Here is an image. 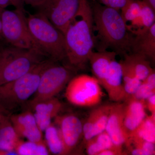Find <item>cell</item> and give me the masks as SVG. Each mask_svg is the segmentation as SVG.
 <instances>
[{
  "mask_svg": "<svg viewBox=\"0 0 155 155\" xmlns=\"http://www.w3.org/2000/svg\"><path fill=\"white\" fill-rule=\"evenodd\" d=\"M63 34L66 65L75 71L84 69L94 49L92 11L88 0H80L77 13Z\"/></svg>",
  "mask_w": 155,
  "mask_h": 155,
  "instance_id": "6da1fadb",
  "label": "cell"
},
{
  "mask_svg": "<svg viewBox=\"0 0 155 155\" xmlns=\"http://www.w3.org/2000/svg\"><path fill=\"white\" fill-rule=\"evenodd\" d=\"M91 8L94 48L97 51L110 49L117 55L123 56L130 53L132 35L120 11L97 2L94 3Z\"/></svg>",
  "mask_w": 155,
  "mask_h": 155,
  "instance_id": "7a4b0ae2",
  "label": "cell"
},
{
  "mask_svg": "<svg viewBox=\"0 0 155 155\" xmlns=\"http://www.w3.org/2000/svg\"><path fill=\"white\" fill-rule=\"evenodd\" d=\"M29 31L41 54L55 62L66 61L64 34L42 14L38 12L26 17Z\"/></svg>",
  "mask_w": 155,
  "mask_h": 155,
  "instance_id": "3957f363",
  "label": "cell"
},
{
  "mask_svg": "<svg viewBox=\"0 0 155 155\" xmlns=\"http://www.w3.org/2000/svg\"><path fill=\"white\" fill-rule=\"evenodd\" d=\"M54 61L46 59L22 77L0 85V107L10 114L28 101L36 92L42 73Z\"/></svg>",
  "mask_w": 155,
  "mask_h": 155,
  "instance_id": "277c9868",
  "label": "cell"
},
{
  "mask_svg": "<svg viewBox=\"0 0 155 155\" xmlns=\"http://www.w3.org/2000/svg\"><path fill=\"white\" fill-rule=\"evenodd\" d=\"M45 58L36 50L5 46L0 57V85L22 77Z\"/></svg>",
  "mask_w": 155,
  "mask_h": 155,
  "instance_id": "5b68a950",
  "label": "cell"
},
{
  "mask_svg": "<svg viewBox=\"0 0 155 155\" xmlns=\"http://www.w3.org/2000/svg\"><path fill=\"white\" fill-rule=\"evenodd\" d=\"M0 17L2 38L10 45L25 49H33L40 52L31 35L23 11L2 9L0 10Z\"/></svg>",
  "mask_w": 155,
  "mask_h": 155,
  "instance_id": "8992f818",
  "label": "cell"
},
{
  "mask_svg": "<svg viewBox=\"0 0 155 155\" xmlns=\"http://www.w3.org/2000/svg\"><path fill=\"white\" fill-rule=\"evenodd\" d=\"M76 71L67 65L54 61L42 73L36 92L28 101L31 108L36 103L56 97L67 86Z\"/></svg>",
  "mask_w": 155,
  "mask_h": 155,
  "instance_id": "52a82bcc",
  "label": "cell"
},
{
  "mask_svg": "<svg viewBox=\"0 0 155 155\" xmlns=\"http://www.w3.org/2000/svg\"><path fill=\"white\" fill-rule=\"evenodd\" d=\"M97 79L86 74L75 75L66 86L65 96L68 102L79 107H93L99 104L104 93Z\"/></svg>",
  "mask_w": 155,
  "mask_h": 155,
  "instance_id": "ba28073f",
  "label": "cell"
},
{
  "mask_svg": "<svg viewBox=\"0 0 155 155\" xmlns=\"http://www.w3.org/2000/svg\"><path fill=\"white\" fill-rule=\"evenodd\" d=\"M79 3L80 0H45L36 8L63 33L77 13Z\"/></svg>",
  "mask_w": 155,
  "mask_h": 155,
  "instance_id": "9c48e42d",
  "label": "cell"
},
{
  "mask_svg": "<svg viewBox=\"0 0 155 155\" xmlns=\"http://www.w3.org/2000/svg\"><path fill=\"white\" fill-rule=\"evenodd\" d=\"M55 124L58 127L65 146L66 155L70 154L83 137L82 121L73 114L56 116Z\"/></svg>",
  "mask_w": 155,
  "mask_h": 155,
  "instance_id": "30bf717a",
  "label": "cell"
},
{
  "mask_svg": "<svg viewBox=\"0 0 155 155\" xmlns=\"http://www.w3.org/2000/svg\"><path fill=\"white\" fill-rule=\"evenodd\" d=\"M10 119L20 138L40 142L44 141L42 131L39 127L32 112L25 111L17 114H10Z\"/></svg>",
  "mask_w": 155,
  "mask_h": 155,
  "instance_id": "8fae6325",
  "label": "cell"
},
{
  "mask_svg": "<svg viewBox=\"0 0 155 155\" xmlns=\"http://www.w3.org/2000/svg\"><path fill=\"white\" fill-rule=\"evenodd\" d=\"M124 106V103L121 102L113 104L105 129L114 144L121 147L126 144L129 138L123 122Z\"/></svg>",
  "mask_w": 155,
  "mask_h": 155,
  "instance_id": "7c38bea8",
  "label": "cell"
},
{
  "mask_svg": "<svg viewBox=\"0 0 155 155\" xmlns=\"http://www.w3.org/2000/svg\"><path fill=\"white\" fill-rule=\"evenodd\" d=\"M102 86L111 101L118 103L127 99L123 85L122 64L117 61L116 58L111 62Z\"/></svg>",
  "mask_w": 155,
  "mask_h": 155,
  "instance_id": "4fadbf2b",
  "label": "cell"
},
{
  "mask_svg": "<svg viewBox=\"0 0 155 155\" xmlns=\"http://www.w3.org/2000/svg\"><path fill=\"white\" fill-rule=\"evenodd\" d=\"M112 104L98 106L91 112L83 125V142H87L105 130L106 125Z\"/></svg>",
  "mask_w": 155,
  "mask_h": 155,
  "instance_id": "5bb4252c",
  "label": "cell"
},
{
  "mask_svg": "<svg viewBox=\"0 0 155 155\" xmlns=\"http://www.w3.org/2000/svg\"><path fill=\"white\" fill-rule=\"evenodd\" d=\"M63 105L56 97L39 102L31 108L37 123L42 132L52 123V120L58 116Z\"/></svg>",
  "mask_w": 155,
  "mask_h": 155,
  "instance_id": "9a60e30c",
  "label": "cell"
},
{
  "mask_svg": "<svg viewBox=\"0 0 155 155\" xmlns=\"http://www.w3.org/2000/svg\"><path fill=\"white\" fill-rule=\"evenodd\" d=\"M124 127L128 137L138 127L147 116L145 101L128 99L124 103Z\"/></svg>",
  "mask_w": 155,
  "mask_h": 155,
  "instance_id": "2e32d148",
  "label": "cell"
},
{
  "mask_svg": "<svg viewBox=\"0 0 155 155\" xmlns=\"http://www.w3.org/2000/svg\"><path fill=\"white\" fill-rule=\"evenodd\" d=\"M132 35L130 52L140 54L144 56L150 62H154L155 23L144 32Z\"/></svg>",
  "mask_w": 155,
  "mask_h": 155,
  "instance_id": "e0dca14e",
  "label": "cell"
},
{
  "mask_svg": "<svg viewBox=\"0 0 155 155\" xmlns=\"http://www.w3.org/2000/svg\"><path fill=\"white\" fill-rule=\"evenodd\" d=\"M117 54L113 51L105 50L93 51L89 59L92 72L101 86L110 66L111 62L116 58Z\"/></svg>",
  "mask_w": 155,
  "mask_h": 155,
  "instance_id": "ac0fdd59",
  "label": "cell"
},
{
  "mask_svg": "<svg viewBox=\"0 0 155 155\" xmlns=\"http://www.w3.org/2000/svg\"><path fill=\"white\" fill-rule=\"evenodd\" d=\"M155 23V11L143 2L140 13L126 26L129 32L133 35H135L146 31Z\"/></svg>",
  "mask_w": 155,
  "mask_h": 155,
  "instance_id": "d6986e66",
  "label": "cell"
},
{
  "mask_svg": "<svg viewBox=\"0 0 155 155\" xmlns=\"http://www.w3.org/2000/svg\"><path fill=\"white\" fill-rule=\"evenodd\" d=\"M10 115L6 116L0 125V150L15 152L21 139L11 123Z\"/></svg>",
  "mask_w": 155,
  "mask_h": 155,
  "instance_id": "ffe728a7",
  "label": "cell"
},
{
  "mask_svg": "<svg viewBox=\"0 0 155 155\" xmlns=\"http://www.w3.org/2000/svg\"><path fill=\"white\" fill-rule=\"evenodd\" d=\"M123 60L133 70L137 77L142 81L154 70L152 68L151 62L144 56L130 52L124 56Z\"/></svg>",
  "mask_w": 155,
  "mask_h": 155,
  "instance_id": "44dd1931",
  "label": "cell"
},
{
  "mask_svg": "<svg viewBox=\"0 0 155 155\" xmlns=\"http://www.w3.org/2000/svg\"><path fill=\"white\" fill-rule=\"evenodd\" d=\"M44 131L45 141L50 153L54 155H66L64 142L58 126L52 123Z\"/></svg>",
  "mask_w": 155,
  "mask_h": 155,
  "instance_id": "7402d4cb",
  "label": "cell"
},
{
  "mask_svg": "<svg viewBox=\"0 0 155 155\" xmlns=\"http://www.w3.org/2000/svg\"><path fill=\"white\" fill-rule=\"evenodd\" d=\"M130 138L155 143V114L147 116L138 127L129 136Z\"/></svg>",
  "mask_w": 155,
  "mask_h": 155,
  "instance_id": "603a6c76",
  "label": "cell"
},
{
  "mask_svg": "<svg viewBox=\"0 0 155 155\" xmlns=\"http://www.w3.org/2000/svg\"><path fill=\"white\" fill-rule=\"evenodd\" d=\"M114 145L105 130L90 139L84 144L87 154L89 155H98L101 152Z\"/></svg>",
  "mask_w": 155,
  "mask_h": 155,
  "instance_id": "cb8c5ba5",
  "label": "cell"
},
{
  "mask_svg": "<svg viewBox=\"0 0 155 155\" xmlns=\"http://www.w3.org/2000/svg\"><path fill=\"white\" fill-rule=\"evenodd\" d=\"M120 62L122 64L123 85L127 96V100L134 94L142 81L137 77L128 64L123 61Z\"/></svg>",
  "mask_w": 155,
  "mask_h": 155,
  "instance_id": "d4e9b609",
  "label": "cell"
},
{
  "mask_svg": "<svg viewBox=\"0 0 155 155\" xmlns=\"http://www.w3.org/2000/svg\"><path fill=\"white\" fill-rule=\"evenodd\" d=\"M15 151L19 155H48L50 153L45 140L36 142L21 140L17 145Z\"/></svg>",
  "mask_w": 155,
  "mask_h": 155,
  "instance_id": "484cf974",
  "label": "cell"
},
{
  "mask_svg": "<svg viewBox=\"0 0 155 155\" xmlns=\"http://www.w3.org/2000/svg\"><path fill=\"white\" fill-rule=\"evenodd\" d=\"M125 145L128 148V150L131 155H155V143H153L130 138Z\"/></svg>",
  "mask_w": 155,
  "mask_h": 155,
  "instance_id": "4316f807",
  "label": "cell"
},
{
  "mask_svg": "<svg viewBox=\"0 0 155 155\" xmlns=\"http://www.w3.org/2000/svg\"><path fill=\"white\" fill-rule=\"evenodd\" d=\"M142 0H132L120 10V13L126 25L133 21L140 13Z\"/></svg>",
  "mask_w": 155,
  "mask_h": 155,
  "instance_id": "83f0119b",
  "label": "cell"
},
{
  "mask_svg": "<svg viewBox=\"0 0 155 155\" xmlns=\"http://www.w3.org/2000/svg\"><path fill=\"white\" fill-rule=\"evenodd\" d=\"M154 94L155 89L152 88L144 81H142L134 94L130 98L145 101L148 98Z\"/></svg>",
  "mask_w": 155,
  "mask_h": 155,
  "instance_id": "f1b7e54d",
  "label": "cell"
},
{
  "mask_svg": "<svg viewBox=\"0 0 155 155\" xmlns=\"http://www.w3.org/2000/svg\"><path fill=\"white\" fill-rule=\"evenodd\" d=\"M132 0H100L101 4L107 7L120 11L123 7Z\"/></svg>",
  "mask_w": 155,
  "mask_h": 155,
  "instance_id": "f546056e",
  "label": "cell"
},
{
  "mask_svg": "<svg viewBox=\"0 0 155 155\" xmlns=\"http://www.w3.org/2000/svg\"><path fill=\"white\" fill-rule=\"evenodd\" d=\"M127 154L123 150V147L113 146L101 152L98 155H122Z\"/></svg>",
  "mask_w": 155,
  "mask_h": 155,
  "instance_id": "4dcf8cb0",
  "label": "cell"
},
{
  "mask_svg": "<svg viewBox=\"0 0 155 155\" xmlns=\"http://www.w3.org/2000/svg\"><path fill=\"white\" fill-rule=\"evenodd\" d=\"M145 101V107L151 113V114H155V94L148 98Z\"/></svg>",
  "mask_w": 155,
  "mask_h": 155,
  "instance_id": "1f68e13d",
  "label": "cell"
},
{
  "mask_svg": "<svg viewBox=\"0 0 155 155\" xmlns=\"http://www.w3.org/2000/svg\"><path fill=\"white\" fill-rule=\"evenodd\" d=\"M150 86L152 88L155 89V72L153 71L143 81Z\"/></svg>",
  "mask_w": 155,
  "mask_h": 155,
  "instance_id": "d6a6232c",
  "label": "cell"
},
{
  "mask_svg": "<svg viewBox=\"0 0 155 155\" xmlns=\"http://www.w3.org/2000/svg\"><path fill=\"white\" fill-rule=\"evenodd\" d=\"M24 3H26L28 5H30L34 7H38L42 3L44 2L45 0H23Z\"/></svg>",
  "mask_w": 155,
  "mask_h": 155,
  "instance_id": "836d02e7",
  "label": "cell"
},
{
  "mask_svg": "<svg viewBox=\"0 0 155 155\" xmlns=\"http://www.w3.org/2000/svg\"><path fill=\"white\" fill-rule=\"evenodd\" d=\"M11 5L15 7L16 9L23 11V0H11Z\"/></svg>",
  "mask_w": 155,
  "mask_h": 155,
  "instance_id": "e575fe53",
  "label": "cell"
},
{
  "mask_svg": "<svg viewBox=\"0 0 155 155\" xmlns=\"http://www.w3.org/2000/svg\"><path fill=\"white\" fill-rule=\"evenodd\" d=\"M11 5V0H0V10L6 9Z\"/></svg>",
  "mask_w": 155,
  "mask_h": 155,
  "instance_id": "d590c367",
  "label": "cell"
},
{
  "mask_svg": "<svg viewBox=\"0 0 155 155\" xmlns=\"http://www.w3.org/2000/svg\"><path fill=\"white\" fill-rule=\"evenodd\" d=\"M9 113L4 110L2 108L0 107V125L4 119L8 115H10Z\"/></svg>",
  "mask_w": 155,
  "mask_h": 155,
  "instance_id": "8d00e7d4",
  "label": "cell"
},
{
  "mask_svg": "<svg viewBox=\"0 0 155 155\" xmlns=\"http://www.w3.org/2000/svg\"><path fill=\"white\" fill-rule=\"evenodd\" d=\"M155 11V0H142Z\"/></svg>",
  "mask_w": 155,
  "mask_h": 155,
  "instance_id": "74e56055",
  "label": "cell"
},
{
  "mask_svg": "<svg viewBox=\"0 0 155 155\" xmlns=\"http://www.w3.org/2000/svg\"><path fill=\"white\" fill-rule=\"evenodd\" d=\"M17 155V153L14 151H6L0 150V155Z\"/></svg>",
  "mask_w": 155,
  "mask_h": 155,
  "instance_id": "f35d334b",
  "label": "cell"
},
{
  "mask_svg": "<svg viewBox=\"0 0 155 155\" xmlns=\"http://www.w3.org/2000/svg\"><path fill=\"white\" fill-rule=\"evenodd\" d=\"M0 38H2V20L0 17Z\"/></svg>",
  "mask_w": 155,
  "mask_h": 155,
  "instance_id": "ab89813d",
  "label": "cell"
}]
</instances>
